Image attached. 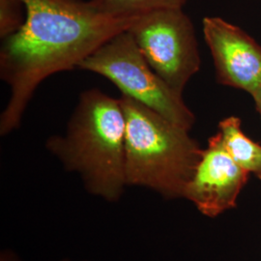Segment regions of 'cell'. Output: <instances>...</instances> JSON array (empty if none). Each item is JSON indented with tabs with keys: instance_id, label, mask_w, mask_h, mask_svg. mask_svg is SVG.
Masks as SVG:
<instances>
[{
	"instance_id": "obj_6",
	"label": "cell",
	"mask_w": 261,
	"mask_h": 261,
	"mask_svg": "<svg viewBox=\"0 0 261 261\" xmlns=\"http://www.w3.org/2000/svg\"><path fill=\"white\" fill-rule=\"evenodd\" d=\"M202 31L217 82L251 97L261 85V45L238 25L220 17H205Z\"/></svg>"
},
{
	"instance_id": "obj_8",
	"label": "cell",
	"mask_w": 261,
	"mask_h": 261,
	"mask_svg": "<svg viewBox=\"0 0 261 261\" xmlns=\"http://www.w3.org/2000/svg\"><path fill=\"white\" fill-rule=\"evenodd\" d=\"M218 134L234 161L250 174L261 180V144L242 130L241 119L228 116L219 122Z\"/></svg>"
},
{
	"instance_id": "obj_5",
	"label": "cell",
	"mask_w": 261,
	"mask_h": 261,
	"mask_svg": "<svg viewBox=\"0 0 261 261\" xmlns=\"http://www.w3.org/2000/svg\"><path fill=\"white\" fill-rule=\"evenodd\" d=\"M128 31L156 74L176 92L183 94L201 66L195 27L183 8L142 14Z\"/></svg>"
},
{
	"instance_id": "obj_9",
	"label": "cell",
	"mask_w": 261,
	"mask_h": 261,
	"mask_svg": "<svg viewBox=\"0 0 261 261\" xmlns=\"http://www.w3.org/2000/svg\"><path fill=\"white\" fill-rule=\"evenodd\" d=\"M105 14L113 17H137L158 9L184 8L187 0H91Z\"/></svg>"
},
{
	"instance_id": "obj_12",
	"label": "cell",
	"mask_w": 261,
	"mask_h": 261,
	"mask_svg": "<svg viewBox=\"0 0 261 261\" xmlns=\"http://www.w3.org/2000/svg\"><path fill=\"white\" fill-rule=\"evenodd\" d=\"M0 261H19L12 252H4L1 254V260Z\"/></svg>"
},
{
	"instance_id": "obj_7",
	"label": "cell",
	"mask_w": 261,
	"mask_h": 261,
	"mask_svg": "<svg viewBox=\"0 0 261 261\" xmlns=\"http://www.w3.org/2000/svg\"><path fill=\"white\" fill-rule=\"evenodd\" d=\"M250 173L241 168L223 144L217 133L208 140L183 198L209 218H216L237 206Z\"/></svg>"
},
{
	"instance_id": "obj_1",
	"label": "cell",
	"mask_w": 261,
	"mask_h": 261,
	"mask_svg": "<svg viewBox=\"0 0 261 261\" xmlns=\"http://www.w3.org/2000/svg\"><path fill=\"white\" fill-rule=\"evenodd\" d=\"M23 25L0 47V77L9 86L0 135L20 126L38 86L56 73L77 68L105 42L129 29L137 17H113L91 0H21Z\"/></svg>"
},
{
	"instance_id": "obj_10",
	"label": "cell",
	"mask_w": 261,
	"mask_h": 261,
	"mask_svg": "<svg viewBox=\"0 0 261 261\" xmlns=\"http://www.w3.org/2000/svg\"><path fill=\"white\" fill-rule=\"evenodd\" d=\"M27 11L21 0H0L1 40L16 33L25 21Z\"/></svg>"
},
{
	"instance_id": "obj_4",
	"label": "cell",
	"mask_w": 261,
	"mask_h": 261,
	"mask_svg": "<svg viewBox=\"0 0 261 261\" xmlns=\"http://www.w3.org/2000/svg\"><path fill=\"white\" fill-rule=\"evenodd\" d=\"M77 69L102 75L126 96L191 130L196 116L183 94L172 89L141 55L127 30L105 42L80 63Z\"/></svg>"
},
{
	"instance_id": "obj_2",
	"label": "cell",
	"mask_w": 261,
	"mask_h": 261,
	"mask_svg": "<svg viewBox=\"0 0 261 261\" xmlns=\"http://www.w3.org/2000/svg\"><path fill=\"white\" fill-rule=\"evenodd\" d=\"M126 122L119 98L98 88L81 94L65 134L46 143L69 171L79 173L86 190L107 200H118L126 186Z\"/></svg>"
},
{
	"instance_id": "obj_3",
	"label": "cell",
	"mask_w": 261,
	"mask_h": 261,
	"mask_svg": "<svg viewBox=\"0 0 261 261\" xmlns=\"http://www.w3.org/2000/svg\"><path fill=\"white\" fill-rule=\"evenodd\" d=\"M125 115V176L167 199L183 198L201 158L190 130L130 98H119Z\"/></svg>"
},
{
	"instance_id": "obj_11",
	"label": "cell",
	"mask_w": 261,
	"mask_h": 261,
	"mask_svg": "<svg viewBox=\"0 0 261 261\" xmlns=\"http://www.w3.org/2000/svg\"><path fill=\"white\" fill-rule=\"evenodd\" d=\"M252 98L255 105V109L261 118V85L260 87L256 90V92L252 95Z\"/></svg>"
},
{
	"instance_id": "obj_13",
	"label": "cell",
	"mask_w": 261,
	"mask_h": 261,
	"mask_svg": "<svg viewBox=\"0 0 261 261\" xmlns=\"http://www.w3.org/2000/svg\"><path fill=\"white\" fill-rule=\"evenodd\" d=\"M63 261H68V260H63Z\"/></svg>"
}]
</instances>
